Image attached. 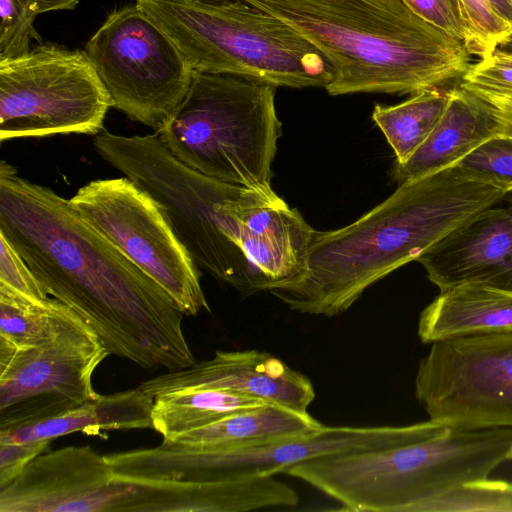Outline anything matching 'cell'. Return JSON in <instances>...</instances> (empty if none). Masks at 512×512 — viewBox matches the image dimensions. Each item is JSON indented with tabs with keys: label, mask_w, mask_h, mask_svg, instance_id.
I'll list each match as a JSON object with an SVG mask.
<instances>
[{
	"label": "cell",
	"mask_w": 512,
	"mask_h": 512,
	"mask_svg": "<svg viewBox=\"0 0 512 512\" xmlns=\"http://www.w3.org/2000/svg\"><path fill=\"white\" fill-rule=\"evenodd\" d=\"M470 35L469 53L491 56L512 34V24L501 18L489 0H460Z\"/></svg>",
	"instance_id": "83f0119b"
},
{
	"label": "cell",
	"mask_w": 512,
	"mask_h": 512,
	"mask_svg": "<svg viewBox=\"0 0 512 512\" xmlns=\"http://www.w3.org/2000/svg\"><path fill=\"white\" fill-rule=\"evenodd\" d=\"M294 28L327 59L332 95L414 94L463 80V42L402 0H242Z\"/></svg>",
	"instance_id": "3957f363"
},
{
	"label": "cell",
	"mask_w": 512,
	"mask_h": 512,
	"mask_svg": "<svg viewBox=\"0 0 512 512\" xmlns=\"http://www.w3.org/2000/svg\"><path fill=\"white\" fill-rule=\"evenodd\" d=\"M69 204L155 281L184 315L210 311L196 264L154 200L130 179L91 181Z\"/></svg>",
	"instance_id": "8fae6325"
},
{
	"label": "cell",
	"mask_w": 512,
	"mask_h": 512,
	"mask_svg": "<svg viewBox=\"0 0 512 512\" xmlns=\"http://www.w3.org/2000/svg\"><path fill=\"white\" fill-rule=\"evenodd\" d=\"M512 331V292L480 286L442 291L421 312L423 343Z\"/></svg>",
	"instance_id": "44dd1931"
},
{
	"label": "cell",
	"mask_w": 512,
	"mask_h": 512,
	"mask_svg": "<svg viewBox=\"0 0 512 512\" xmlns=\"http://www.w3.org/2000/svg\"><path fill=\"white\" fill-rule=\"evenodd\" d=\"M460 85L487 103L496 122L497 136L512 138V95L464 82Z\"/></svg>",
	"instance_id": "836d02e7"
},
{
	"label": "cell",
	"mask_w": 512,
	"mask_h": 512,
	"mask_svg": "<svg viewBox=\"0 0 512 512\" xmlns=\"http://www.w3.org/2000/svg\"><path fill=\"white\" fill-rule=\"evenodd\" d=\"M512 451V428L462 429L436 419L402 444L322 456L286 468L343 510L409 512L465 482L487 478Z\"/></svg>",
	"instance_id": "277c9868"
},
{
	"label": "cell",
	"mask_w": 512,
	"mask_h": 512,
	"mask_svg": "<svg viewBox=\"0 0 512 512\" xmlns=\"http://www.w3.org/2000/svg\"><path fill=\"white\" fill-rule=\"evenodd\" d=\"M111 98L85 51L40 43L0 60V141L98 134Z\"/></svg>",
	"instance_id": "9c48e42d"
},
{
	"label": "cell",
	"mask_w": 512,
	"mask_h": 512,
	"mask_svg": "<svg viewBox=\"0 0 512 512\" xmlns=\"http://www.w3.org/2000/svg\"><path fill=\"white\" fill-rule=\"evenodd\" d=\"M415 397L430 419L458 428H512V331L431 343Z\"/></svg>",
	"instance_id": "7c38bea8"
},
{
	"label": "cell",
	"mask_w": 512,
	"mask_h": 512,
	"mask_svg": "<svg viewBox=\"0 0 512 512\" xmlns=\"http://www.w3.org/2000/svg\"><path fill=\"white\" fill-rule=\"evenodd\" d=\"M108 355L87 325L0 355V430L50 419L96 399L92 376Z\"/></svg>",
	"instance_id": "4fadbf2b"
},
{
	"label": "cell",
	"mask_w": 512,
	"mask_h": 512,
	"mask_svg": "<svg viewBox=\"0 0 512 512\" xmlns=\"http://www.w3.org/2000/svg\"><path fill=\"white\" fill-rule=\"evenodd\" d=\"M489 207L419 258L440 292L480 286L512 292V194Z\"/></svg>",
	"instance_id": "2e32d148"
},
{
	"label": "cell",
	"mask_w": 512,
	"mask_h": 512,
	"mask_svg": "<svg viewBox=\"0 0 512 512\" xmlns=\"http://www.w3.org/2000/svg\"><path fill=\"white\" fill-rule=\"evenodd\" d=\"M51 440L0 444V488L16 478L37 455L48 450Z\"/></svg>",
	"instance_id": "d6a6232c"
},
{
	"label": "cell",
	"mask_w": 512,
	"mask_h": 512,
	"mask_svg": "<svg viewBox=\"0 0 512 512\" xmlns=\"http://www.w3.org/2000/svg\"><path fill=\"white\" fill-rule=\"evenodd\" d=\"M138 387L153 397L186 389L231 390L300 413H308L315 399L308 377L257 350L216 351L208 360L148 379Z\"/></svg>",
	"instance_id": "9a60e30c"
},
{
	"label": "cell",
	"mask_w": 512,
	"mask_h": 512,
	"mask_svg": "<svg viewBox=\"0 0 512 512\" xmlns=\"http://www.w3.org/2000/svg\"><path fill=\"white\" fill-rule=\"evenodd\" d=\"M424 422L403 426H324L316 434L232 450L162 440L154 448L119 452L114 463L128 483L200 482L283 473L310 459L385 449L417 436Z\"/></svg>",
	"instance_id": "ba28073f"
},
{
	"label": "cell",
	"mask_w": 512,
	"mask_h": 512,
	"mask_svg": "<svg viewBox=\"0 0 512 512\" xmlns=\"http://www.w3.org/2000/svg\"><path fill=\"white\" fill-rule=\"evenodd\" d=\"M86 325L55 298L30 299L0 283V348L17 351L40 346Z\"/></svg>",
	"instance_id": "603a6c76"
},
{
	"label": "cell",
	"mask_w": 512,
	"mask_h": 512,
	"mask_svg": "<svg viewBox=\"0 0 512 512\" xmlns=\"http://www.w3.org/2000/svg\"><path fill=\"white\" fill-rule=\"evenodd\" d=\"M195 71L241 76L275 87L325 88L332 68L305 37L245 1L136 0Z\"/></svg>",
	"instance_id": "5b68a950"
},
{
	"label": "cell",
	"mask_w": 512,
	"mask_h": 512,
	"mask_svg": "<svg viewBox=\"0 0 512 512\" xmlns=\"http://www.w3.org/2000/svg\"><path fill=\"white\" fill-rule=\"evenodd\" d=\"M494 11L504 20L512 24V1L489 0Z\"/></svg>",
	"instance_id": "e575fe53"
},
{
	"label": "cell",
	"mask_w": 512,
	"mask_h": 512,
	"mask_svg": "<svg viewBox=\"0 0 512 512\" xmlns=\"http://www.w3.org/2000/svg\"><path fill=\"white\" fill-rule=\"evenodd\" d=\"M510 459H512V451H511V454H510Z\"/></svg>",
	"instance_id": "f35d334b"
},
{
	"label": "cell",
	"mask_w": 512,
	"mask_h": 512,
	"mask_svg": "<svg viewBox=\"0 0 512 512\" xmlns=\"http://www.w3.org/2000/svg\"><path fill=\"white\" fill-rule=\"evenodd\" d=\"M267 404L265 401L224 389H186L154 397L153 429L163 440H173L213 424L231 414ZM271 404V403H270Z\"/></svg>",
	"instance_id": "cb8c5ba5"
},
{
	"label": "cell",
	"mask_w": 512,
	"mask_h": 512,
	"mask_svg": "<svg viewBox=\"0 0 512 512\" xmlns=\"http://www.w3.org/2000/svg\"><path fill=\"white\" fill-rule=\"evenodd\" d=\"M0 234L47 295L93 330L109 355L147 370L196 362L171 297L48 187L0 164Z\"/></svg>",
	"instance_id": "6da1fadb"
},
{
	"label": "cell",
	"mask_w": 512,
	"mask_h": 512,
	"mask_svg": "<svg viewBox=\"0 0 512 512\" xmlns=\"http://www.w3.org/2000/svg\"><path fill=\"white\" fill-rule=\"evenodd\" d=\"M130 485L121 512H247L299 502L297 492L274 475Z\"/></svg>",
	"instance_id": "ac0fdd59"
},
{
	"label": "cell",
	"mask_w": 512,
	"mask_h": 512,
	"mask_svg": "<svg viewBox=\"0 0 512 512\" xmlns=\"http://www.w3.org/2000/svg\"><path fill=\"white\" fill-rule=\"evenodd\" d=\"M131 492L105 455L67 446L37 455L1 487L0 512H120Z\"/></svg>",
	"instance_id": "5bb4252c"
},
{
	"label": "cell",
	"mask_w": 512,
	"mask_h": 512,
	"mask_svg": "<svg viewBox=\"0 0 512 512\" xmlns=\"http://www.w3.org/2000/svg\"><path fill=\"white\" fill-rule=\"evenodd\" d=\"M511 194H512V191H511Z\"/></svg>",
	"instance_id": "ab89813d"
},
{
	"label": "cell",
	"mask_w": 512,
	"mask_h": 512,
	"mask_svg": "<svg viewBox=\"0 0 512 512\" xmlns=\"http://www.w3.org/2000/svg\"><path fill=\"white\" fill-rule=\"evenodd\" d=\"M499 49L512 52V34L506 39V41L499 47Z\"/></svg>",
	"instance_id": "8d00e7d4"
},
{
	"label": "cell",
	"mask_w": 512,
	"mask_h": 512,
	"mask_svg": "<svg viewBox=\"0 0 512 512\" xmlns=\"http://www.w3.org/2000/svg\"><path fill=\"white\" fill-rule=\"evenodd\" d=\"M94 146L154 200L197 267L244 295L264 291L237 245L231 205L243 186L188 167L170 152L158 131L130 137L104 131L96 134Z\"/></svg>",
	"instance_id": "8992f818"
},
{
	"label": "cell",
	"mask_w": 512,
	"mask_h": 512,
	"mask_svg": "<svg viewBox=\"0 0 512 512\" xmlns=\"http://www.w3.org/2000/svg\"><path fill=\"white\" fill-rule=\"evenodd\" d=\"M154 397L139 387L96 399L50 419L0 430V444H21L81 432L101 435L102 431L153 428Z\"/></svg>",
	"instance_id": "ffe728a7"
},
{
	"label": "cell",
	"mask_w": 512,
	"mask_h": 512,
	"mask_svg": "<svg viewBox=\"0 0 512 512\" xmlns=\"http://www.w3.org/2000/svg\"><path fill=\"white\" fill-rule=\"evenodd\" d=\"M0 283L30 299L44 300L47 298V294L29 266L1 234Z\"/></svg>",
	"instance_id": "4dcf8cb0"
},
{
	"label": "cell",
	"mask_w": 512,
	"mask_h": 512,
	"mask_svg": "<svg viewBox=\"0 0 512 512\" xmlns=\"http://www.w3.org/2000/svg\"><path fill=\"white\" fill-rule=\"evenodd\" d=\"M512 1V0H511Z\"/></svg>",
	"instance_id": "60d3db41"
},
{
	"label": "cell",
	"mask_w": 512,
	"mask_h": 512,
	"mask_svg": "<svg viewBox=\"0 0 512 512\" xmlns=\"http://www.w3.org/2000/svg\"><path fill=\"white\" fill-rule=\"evenodd\" d=\"M493 54L497 58L512 64V52L498 48L495 50V52Z\"/></svg>",
	"instance_id": "d590c367"
},
{
	"label": "cell",
	"mask_w": 512,
	"mask_h": 512,
	"mask_svg": "<svg viewBox=\"0 0 512 512\" xmlns=\"http://www.w3.org/2000/svg\"><path fill=\"white\" fill-rule=\"evenodd\" d=\"M325 425L309 413L264 404L231 414L171 441L212 450H232L310 436Z\"/></svg>",
	"instance_id": "7402d4cb"
},
{
	"label": "cell",
	"mask_w": 512,
	"mask_h": 512,
	"mask_svg": "<svg viewBox=\"0 0 512 512\" xmlns=\"http://www.w3.org/2000/svg\"><path fill=\"white\" fill-rule=\"evenodd\" d=\"M237 245L264 291L297 281L305 271L315 230L277 194L243 187L231 205Z\"/></svg>",
	"instance_id": "e0dca14e"
},
{
	"label": "cell",
	"mask_w": 512,
	"mask_h": 512,
	"mask_svg": "<svg viewBox=\"0 0 512 512\" xmlns=\"http://www.w3.org/2000/svg\"><path fill=\"white\" fill-rule=\"evenodd\" d=\"M402 2L418 17L463 42L467 50L469 49L470 35L460 0H402Z\"/></svg>",
	"instance_id": "f546056e"
},
{
	"label": "cell",
	"mask_w": 512,
	"mask_h": 512,
	"mask_svg": "<svg viewBox=\"0 0 512 512\" xmlns=\"http://www.w3.org/2000/svg\"><path fill=\"white\" fill-rule=\"evenodd\" d=\"M409 512H512V482H465L414 505Z\"/></svg>",
	"instance_id": "484cf974"
},
{
	"label": "cell",
	"mask_w": 512,
	"mask_h": 512,
	"mask_svg": "<svg viewBox=\"0 0 512 512\" xmlns=\"http://www.w3.org/2000/svg\"><path fill=\"white\" fill-rule=\"evenodd\" d=\"M462 82L512 95V64L492 54L472 65Z\"/></svg>",
	"instance_id": "1f68e13d"
},
{
	"label": "cell",
	"mask_w": 512,
	"mask_h": 512,
	"mask_svg": "<svg viewBox=\"0 0 512 512\" xmlns=\"http://www.w3.org/2000/svg\"><path fill=\"white\" fill-rule=\"evenodd\" d=\"M495 136L487 103L461 85L453 87L435 128L408 161L396 165L395 177L402 183L453 166Z\"/></svg>",
	"instance_id": "d6986e66"
},
{
	"label": "cell",
	"mask_w": 512,
	"mask_h": 512,
	"mask_svg": "<svg viewBox=\"0 0 512 512\" xmlns=\"http://www.w3.org/2000/svg\"><path fill=\"white\" fill-rule=\"evenodd\" d=\"M84 51L112 107L155 131L180 105L194 73L173 41L136 4L110 13Z\"/></svg>",
	"instance_id": "30bf717a"
},
{
	"label": "cell",
	"mask_w": 512,
	"mask_h": 512,
	"mask_svg": "<svg viewBox=\"0 0 512 512\" xmlns=\"http://www.w3.org/2000/svg\"><path fill=\"white\" fill-rule=\"evenodd\" d=\"M198 1L206 2V3H212V4H222V3L229 2L231 0H198Z\"/></svg>",
	"instance_id": "74e56055"
},
{
	"label": "cell",
	"mask_w": 512,
	"mask_h": 512,
	"mask_svg": "<svg viewBox=\"0 0 512 512\" xmlns=\"http://www.w3.org/2000/svg\"><path fill=\"white\" fill-rule=\"evenodd\" d=\"M78 3L79 0H0V60L27 53L31 40L42 43L33 25L38 15L73 10Z\"/></svg>",
	"instance_id": "4316f807"
},
{
	"label": "cell",
	"mask_w": 512,
	"mask_h": 512,
	"mask_svg": "<svg viewBox=\"0 0 512 512\" xmlns=\"http://www.w3.org/2000/svg\"><path fill=\"white\" fill-rule=\"evenodd\" d=\"M511 191V184L478 177L457 164L406 180L350 225L315 231L302 276L269 292L299 313L341 314L372 284L418 261Z\"/></svg>",
	"instance_id": "7a4b0ae2"
},
{
	"label": "cell",
	"mask_w": 512,
	"mask_h": 512,
	"mask_svg": "<svg viewBox=\"0 0 512 512\" xmlns=\"http://www.w3.org/2000/svg\"><path fill=\"white\" fill-rule=\"evenodd\" d=\"M451 89L432 88L393 106L376 105L372 119L392 147L397 165L404 164L431 134L443 115Z\"/></svg>",
	"instance_id": "d4e9b609"
},
{
	"label": "cell",
	"mask_w": 512,
	"mask_h": 512,
	"mask_svg": "<svg viewBox=\"0 0 512 512\" xmlns=\"http://www.w3.org/2000/svg\"><path fill=\"white\" fill-rule=\"evenodd\" d=\"M457 165L478 177L512 185V138L492 137L460 160Z\"/></svg>",
	"instance_id": "f1b7e54d"
},
{
	"label": "cell",
	"mask_w": 512,
	"mask_h": 512,
	"mask_svg": "<svg viewBox=\"0 0 512 512\" xmlns=\"http://www.w3.org/2000/svg\"><path fill=\"white\" fill-rule=\"evenodd\" d=\"M274 85L195 71L187 94L158 132L170 152L211 178L268 196L282 135Z\"/></svg>",
	"instance_id": "52a82bcc"
}]
</instances>
